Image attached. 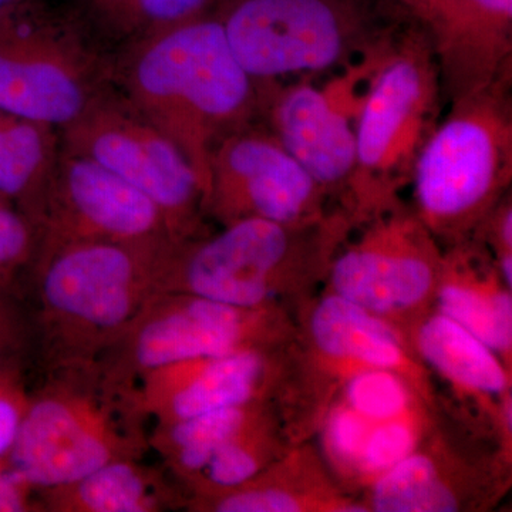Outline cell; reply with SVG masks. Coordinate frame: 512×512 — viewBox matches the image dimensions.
Masks as SVG:
<instances>
[{"mask_svg":"<svg viewBox=\"0 0 512 512\" xmlns=\"http://www.w3.org/2000/svg\"><path fill=\"white\" fill-rule=\"evenodd\" d=\"M372 507L382 512H450L460 503L434 461L414 451L376 478Z\"/></svg>","mask_w":512,"mask_h":512,"instance_id":"obj_23","label":"cell"},{"mask_svg":"<svg viewBox=\"0 0 512 512\" xmlns=\"http://www.w3.org/2000/svg\"><path fill=\"white\" fill-rule=\"evenodd\" d=\"M511 82L448 103L421 148L410 184L431 235L463 242L510 187Z\"/></svg>","mask_w":512,"mask_h":512,"instance_id":"obj_5","label":"cell"},{"mask_svg":"<svg viewBox=\"0 0 512 512\" xmlns=\"http://www.w3.org/2000/svg\"><path fill=\"white\" fill-rule=\"evenodd\" d=\"M457 3L439 10L430 37L447 104L512 77V2Z\"/></svg>","mask_w":512,"mask_h":512,"instance_id":"obj_16","label":"cell"},{"mask_svg":"<svg viewBox=\"0 0 512 512\" xmlns=\"http://www.w3.org/2000/svg\"><path fill=\"white\" fill-rule=\"evenodd\" d=\"M22 366H0V461L8 457L15 443L23 414L29 403Z\"/></svg>","mask_w":512,"mask_h":512,"instance_id":"obj_30","label":"cell"},{"mask_svg":"<svg viewBox=\"0 0 512 512\" xmlns=\"http://www.w3.org/2000/svg\"><path fill=\"white\" fill-rule=\"evenodd\" d=\"M313 342L323 355L403 376L412 370L402 340L382 316L342 298L326 296L311 320Z\"/></svg>","mask_w":512,"mask_h":512,"instance_id":"obj_18","label":"cell"},{"mask_svg":"<svg viewBox=\"0 0 512 512\" xmlns=\"http://www.w3.org/2000/svg\"><path fill=\"white\" fill-rule=\"evenodd\" d=\"M19 2H22V0H0V13L12 8V6H15L16 3Z\"/></svg>","mask_w":512,"mask_h":512,"instance_id":"obj_34","label":"cell"},{"mask_svg":"<svg viewBox=\"0 0 512 512\" xmlns=\"http://www.w3.org/2000/svg\"><path fill=\"white\" fill-rule=\"evenodd\" d=\"M39 494L8 466L0 461V512H43Z\"/></svg>","mask_w":512,"mask_h":512,"instance_id":"obj_32","label":"cell"},{"mask_svg":"<svg viewBox=\"0 0 512 512\" xmlns=\"http://www.w3.org/2000/svg\"><path fill=\"white\" fill-rule=\"evenodd\" d=\"M32 348L30 312L15 292V284L0 281V366H22V359Z\"/></svg>","mask_w":512,"mask_h":512,"instance_id":"obj_29","label":"cell"},{"mask_svg":"<svg viewBox=\"0 0 512 512\" xmlns=\"http://www.w3.org/2000/svg\"><path fill=\"white\" fill-rule=\"evenodd\" d=\"M416 426L409 417L377 421L367 433L356 470L365 477H379L414 453Z\"/></svg>","mask_w":512,"mask_h":512,"instance_id":"obj_27","label":"cell"},{"mask_svg":"<svg viewBox=\"0 0 512 512\" xmlns=\"http://www.w3.org/2000/svg\"><path fill=\"white\" fill-rule=\"evenodd\" d=\"M268 369L264 349L183 360L138 377L131 396L144 420L170 423L259 402Z\"/></svg>","mask_w":512,"mask_h":512,"instance_id":"obj_15","label":"cell"},{"mask_svg":"<svg viewBox=\"0 0 512 512\" xmlns=\"http://www.w3.org/2000/svg\"><path fill=\"white\" fill-rule=\"evenodd\" d=\"M375 421L365 419L343 404L330 416L326 427V443L332 456L342 466L355 468L367 433Z\"/></svg>","mask_w":512,"mask_h":512,"instance_id":"obj_31","label":"cell"},{"mask_svg":"<svg viewBox=\"0 0 512 512\" xmlns=\"http://www.w3.org/2000/svg\"><path fill=\"white\" fill-rule=\"evenodd\" d=\"M261 403L227 407L187 419L156 423L148 446L160 456L164 467L187 485L207 467L228 441L262 416Z\"/></svg>","mask_w":512,"mask_h":512,"instance_id":"obj_21","label":"cell"},{"mask_svg":"<svg viewBox=\"0 0 512 512\" xmlns=\"http://www.w3.org/2000/svg\"><path fill=\"white\" fill-rule=\"evenodd\" d=\"M269 436L265 417L249 424L238 436L215 453L207 467L185 488L190 497H201L231 490L262 473L268 461Z\"/></svg>","mask_w":512,"mask_h":512,"instance_id":"obj_25","label":"cell"},{"mask_svg":"<svg viewBox=\"0 0 512 512\" xmlns=\"http://www.w3.org/2000/svg\"><path fill=\"white\" fill-rule=\"evenodd\" d=\"M62 148L96 161L151 198L178 242L205 235V195L187 158L114 86L60 130Z\"/></svg>","mask_w":512,"mask_h":512,"instance_id":"obj_9","label":"cell"},{"mask_svg":"<svg viewBox=\"0 0 512 512\" xmlns=\"http://www.w3.org/2000/svg\"><path fill=\"white\" fill-rule=\"evenodd\" d=\"M326 197L261 120L229 134L212 151L205 211L222 225L245 218L286 225L318 221Z\"/></svg>","mask_w":512,"mask_h":512,"instance_id":"obj_12","label":"cell"},{"mask_svg":"<svg viewBox=\"0 0 512 512\" xmlns=\"http://www.w3.org/2000/svg\"><path fill=\"white\" fill-rule=\"evenodd\" d=\"M60 153L59 128L0 110V195L35 227Z\"/></svg>","mask_w":512,"mask_h":512,"instance_id":"obj_19","label":"cell"},{"mask_svg":"<svg viewBox=\"0 0 512 512\" xmlns=\"http://www.w3.org/2000/svg\"><path fill=\"white\" fill-rule=\"evenodd\" d=\"M346 221L286 225L245 218L217 235L178 242L165 258L160 291L191 293L211 301L266 308L288 272L332 251Z\"/></svg>","mask_w":512,"mask_h":512,"instance_id":"obj_7","label":"cell"},{"mask_svg":"<svg viewBox=\"0 0 512 512\" xmlns=\"http://www.w3.org/2000/svg\"><path fill=\"white\" fill-rule=\"evenodd\" d=\"M222 0H63L77 25L111 56L138 40L205 13Z\"/></svg>","mask_w":512,"mask_h":512,"instance_id":"obj_20","label":"cell"},{"mask_svg":"<svg viewBox=\"0 0 512 512\" xmlns=\"http://www.w3.org/2000/svg\"><path fill=\"white\" fill-rule=\"evenodd\" d=\"M111 83V57L62 5L22 0L0 13V110L62 130Z\"/></svg>","mask_w":512,"mask_h":512,"instance_id":"obj_6","label":"cell"},{"mask_svg":"<svg viewBox=\"0 0 512 512\" xmlns=\"http://www.w3.org/2000/svg\"><path fill=\"white\" fill-rule=\"evenodd\" d=\"M110 57L111 82L180 148L207 207L212 151L259 120L258 82L232 53L220 20L205 13Z\"/></svg>","mask_w":512,"mask_h":512,"instance_id":"obj_1","label":"cell"},{"mask_svg":"<svg viewBox=\"0 0 512 512\" xmlns=\"http://www.w3.org/2000/svg\"><path fill=\"white\" fill-rule=\"evenodd\" d=\"M312 79L258 83L259 120L326 195H348L356 163L353 120L362 92L348 72L326 87Z\"/></svg>","mask_w":512,"mask_h":512,"instance_id":"obj_13","label":"cell"},{"mask_svg":"<svg viewBox=\"0 0 512 512\" xmlns=\"http://www.w3.org/2000/svg\"><path fill=\"white\" fill-rule=\"evenodd\" d=\"M214 13L258 83L346 70L387 39L333 0H222Z\"/></svg>","mask_w":512,"mask_h":512,"instance_id":"obj_8","label":"cell"},{"mask_svg":"<svg viewBox=\"0 0 512 512\" xmlns=\"http://www.w3.org/2000/svg\"><path fill=\"white\" fill-rule=\"evenodd\" d=\"M266 308H239L183 292H157L94 366L114 389L131 392L138 377L183 360L264 349Z\"/></svg>","mask_w":512,"mask_h":512,"instance_id":"obj_10","label":"cell"},{"mask_svg":"<svg viewBox=\"0 0 512 512\" xmlns=\"http://www.w3.org/2000/svg\"><path fill=\"white\" fill-rule=\"evenodd\" d=\"M37 494L46 512H163L185 505L180 488L141 458L113 461Z\"/></svg>","mask_w":512,"mask_h":512,"instance_id":"obj_17","label":"cell"},{"mask_svg":"<svg viewBox=\"0 0 512 512\" xmlns=\"http://www.w3.org/2000/svg\"><path fill=\"white\" fill-rule=\"evenodd\" d=\"M417 345L424 359L451 382L484 394L507 389V373L494 350L443 313L421 326Z\"/></svg>","mask_w":512,"mask_h":512,"instance_id":"obj_22","label":"cell"},{"mask_svg":"<svg viewBox=\"0 0 512 512\" xmlns=\"http://www.w3.org/2000/svg\"><path fill=\"white\" fill-rule=\"evenodd\" d=\"M500 272L503 276L505 286L511 288L512 285V255L501 256L500 258Z\"/></svg>","mask_w":512,"mask_h":512,"instance_id":"obj_33","label":"cell"},{"mask_svg":"<svg viewBox=\"0 0 512 512\" xmlns=\"http://www.w3.org/2000/svg\"><path fill=\"white\" fill-rule=\"evenodd\" d=\"M39 244L33 222L13 202L0 195V281L15 284L28 272Z\"/></svg>","mask_w":512,"mask_h":512,"instance_id":"obj_28","label":"cell"},{"mask_svg":"<svg viewBox=\"0 0 512 512\" xmlns=\"http://www.w3.org/2000/svg\"><path fill=\"white\" fill-rule=\"evenodd\" d=\"M144 419L131 392L109 386L90 369L57 370L29 394L8 466L36 491L73 483L97 468L141 458Z\"/></svg>","mask_w":512,"mask_h":512,"instance_id":"obj_3","label":"cell"},{"mask_svg":"<svg viewBox=\"0 0 512 512\" xmlns=\"http://www.w3.org/2000/svg\"><path fill=\"white\" fill-rule=\"evenodd\" d=\"M346 406L375 423L400 419L409 414L410 394L399 373L369 367L349 380Z\"/></svg>","mask_w":512,"mask_h":512,"instance_id":"obj_26","label":"cell"},{"mask_svg":"<svg viewBox=\"0 0 512 512\" xmlns=\"http://www.w3.org/2000/svg\"><path fill=\"white\" fill-rule=\"evenodd\" d=\"M440 313L463 326L494 352H507L512 343L510 292H487L478 285L450 281L441 286Z\"/></svg>","mask_w":512,"mask_h":512,"instance_id":"obj_24","label":"cell"},{"mask_svg":"<svg viewBox=\"0 0 512 512\" xmlns=\"http://www.w3.org/2000/svg\"><path fill=\"white\" fill-rule=\"evenodd\" d=\"M443 92L430 37L386 39L373 52L355 111L356 163L348 198L356 215L396 205L421 148L441 119Z\"/></svg>","mask_w":512,"mask_h":512,"instance_id":"obj_4","label":"cell"},{"mask_svg":"<svg viewBox=\"0 0 512 512\" xmlns=\"http://www.w3.org/2000/svg\"><path fill=\"white\" fill-rule=\"evenodd\" d=\"M174 245L74 242L36 251L30 318L46 372L96 366L160 292Z\"/></svg>","mask_w":512,"mask_h":512,"instance_id":"obj_2","label":"cell"},{"mask_svg":"<svg viewBox=\"0 0 512 512\" xmlns=\"http://www.w3.org/2000/svg\"><path fill=\"white\" fill-rule=\"evenodd\" d=\"M375 220L333 262L330 282L336 295L377 315L407 311L436 285L439 252L417 215L382 211Z\"/></svg>","mask_w":512,"mask_h":512,"instance_id":"obj_14","label":"cell"},{"mask_svg":"<svg viewBox=\"0 0 512 512\" xmlns=\"http://www.w3.org/2000/svg\"><path fill=\"white\" fill-rule=\"evenodd\" d=\"M36 228L37 251L74 242L178 244L156 202L103 165L63 148Z\"/></svg>","mask_w":512,"mask_h":512,"instance_id":"obj_11","label":"cell"}]
</instances>
